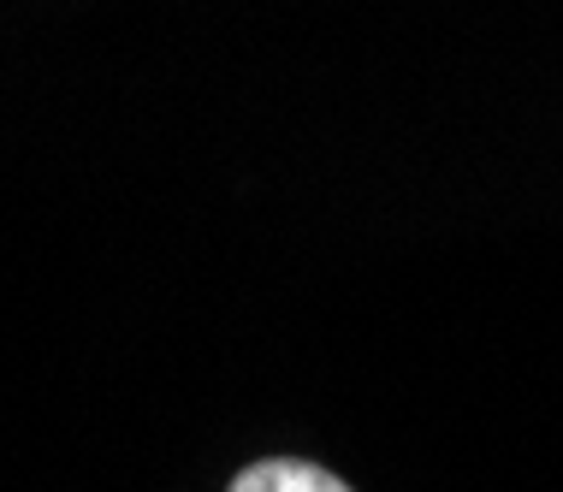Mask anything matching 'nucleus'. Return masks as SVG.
<instances>
[{
	"label": "nucleus",
	"instance_id": "nucleus-1",
	"mask_svg": "<svg viewBox=\"0 0 563 492\" xmlns=\"http://www.w3.org/2000/svg\"><path fill=\"white\" fill-rule=\"evenodd\" d=\"M225 492H350L332 469L302 463V457H267V463H250Z\"/></svg>",
	"mask_w": 563,
	"mask_h": 492
}]
</instances>
